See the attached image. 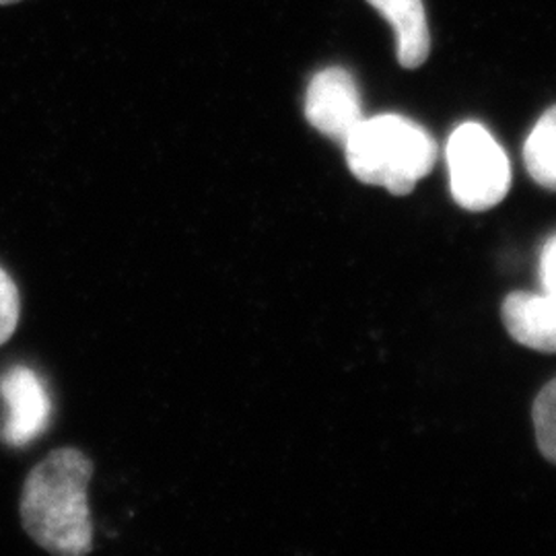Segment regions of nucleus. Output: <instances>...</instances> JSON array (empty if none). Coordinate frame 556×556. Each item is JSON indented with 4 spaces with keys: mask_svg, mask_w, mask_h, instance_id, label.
<instances>
[{
    "mask_svg": "<svg viewBox=\"0 0 556 556\" xmlns=\"http://www.w3.org/2000/svg\"><path fill=\"white\" fill-rule=\"evenodd\" d=\"M534 429L542 456L556 464V379H553L534 402Z\"/></svg>",
    "mask_w": 556,
    "mask_h": 556,
    "instance_id": "nucleus-9",
    "label": "nucleus"
},
{
    "mask_svg": "<svg viewBox=\"0 0 556 556\" xmlns=\"http://www.w3.org/2000/svg\"><path fill=\"white\" fill-rule=\"evenodd\" d=\"M9 415L2 438L9 445H27L41 435L52 417V402L41 379L27 367H13L0 379Z\"/></svg>",
    "mask_w": 556,
    "mask_h": 556,
    "instance_id": "nucleus-5",
    "label": "nucleus"
},
{
    "mask_svg": "<svg viewBox=\"0 0 556 556\" xmlns=\"http://www.w3.org/2000/svg\"><path fill=\"white\" fill-rule=\"evenodd\" d=\"M540 277H542L546 295L556 299V238L551 239L542 250Z\"/></svg>",
    "mask_w": 556,
    "mask_h": 556,
    "instance_id": "nucleus-11",
    "label": "nucleus"
},
{
    "mask_svg": "<svg viewBox=\"0 0 556 556\" xmlns=\"http://www.w3.org/2000/svg\"><path fill=\"white\" fill-rule=\"evenodd\" d=\"M501 316L519 344L540 353H556V299L534 293H511Z\"/></svg>",
    "mask_w": 556,
    "mask_h": 556,
    "instance_id": "nucleus-6",
    "label": "nucleus"
},
{
    "mask_svg": "<svg viewBox=\"0 0 556 556\" xmlns=\"http://www.w3.org/2000/svg\"><path fill=\"white\" fill-rule=\"evenodd\" d=\"M447 169L452 197L466 211H489L509 192V160L493 135L477 122H466L452 132Z\"/></svg>",
    "mask_w": 556,
    "mask_h": 556,
    "instance_id": "nucleus-3",
    "label": "nucleus"
},
{
    "mask_svg": "<svg viewBox=\"0 0 556 556\" xmlns=\"http://www.w3.org/2000/svg\"><path fill=\"white\" fill-rule=\"evenodd\" d=\"M523 161L536 184L556 192V105L538 119L526 140Z\"/></svg>",
    "mask_w": 556,
    "mask_h": 556,
    "instance_id": "nucleus-8",
    "label": "nucleus"
},
{
    "mask_svg": "<svg viewBox=\"0 0 556 556\" xmlns=\"http://www.w3.org/2000/svg\"><path fill=\"white\" fill-rule=\"evenodd\" d=\"M91 459L79 450H56L25 480L21 521L31 540L48 553L83 556L93 548V523L87 486Z\"/></svg>",
    "mask_w": 556,
    "mask_h": 556,
    "instance_id": "nucleus-1",
    "label": "nucleus"
},
{
    "mask_svg": "<svg viewBox=\"0 0 556 556\" xmlns=\"http://www.w3.org/2000/svg\"><path fill=\"white\" fill-rule=\"evenodd\" d=\"M21 316L20 289L0 266V346L15 334Z\"/></svg>",
    "mask_w": 556,
    "mask_h": 556,
    "instance_id": "nucleus-10",
    "label": "nucleus"
},
{
    "mask_svg": "<svg viewBox=\"0 0 556 556\" xmlns=\"http://www.w3.org/2000/svg\"><path fill=\"white\" fill-rule=\"evenodd\" d=\"M305 118L324 137L344 144L365 119L353 75L338 66L318 73L307 87Z\"/></svg>",
    "mask_w": 556,
    "mask_h": 556,
    "instance_id": "nucleus-4",
    "label": "nucleus"
},
{
    "mask_svg": "<svg viewBox=\"0 0 556 556\" xmlns=\"http://www.w3.org/2000/svg\"><path fill=\"white\" fill-rule=\"evenodd\" d=\"M344 153L358 181L404 197L433 169L438 144L417 122L386 114L363 119L344 142Z\"/></svg>",
    "mask_w": 556,
    "mask_h": 556,
    "instance_id": "nucleus-2",
    "label": "nucleus"
},
{
    "mask_svg": "<svg viewBox=\"0 0 556 556\" xmlns=\"http://www.w3.org/2000/svg\"><path fill=\"white\" fill-rule=\"evenodd\" d=\"M390 21L396 34V54L402 66L418 68L431 50V36L422 0H367Z\"/></svg>",
    "mask_w": 556,
    "mask_h": 556,
    "instance_id": "nucleus-7",
    "label": "nucleus"
},
{
    "mask_svg": "<svg viewBox=\"0 0 556 556\" xmlns=\"http://www.w3.org/2000/svg\"><path fill=\"white\" fill-rule=\"evenodd\" d=\"M15 2H20V0H0V4H15Z\"/></svg>",
    "mask_w": 556,
    "mask_h": 556,
    "instance_id": "nucleus-12",
    "label": "nucleus"
}]
</instances>
